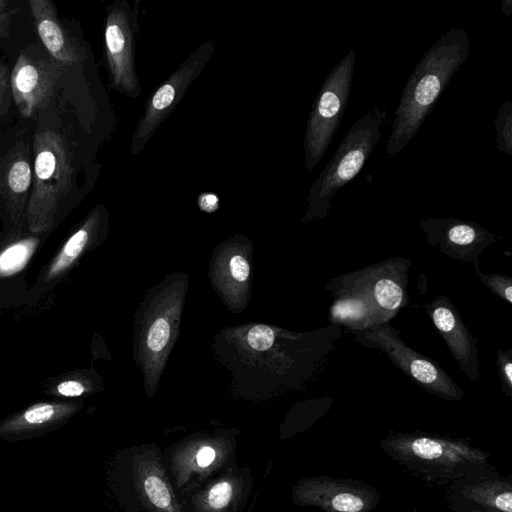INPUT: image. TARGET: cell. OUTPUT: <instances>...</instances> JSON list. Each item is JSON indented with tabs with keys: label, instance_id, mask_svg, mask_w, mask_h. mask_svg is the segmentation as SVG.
Returning <instances> with one entry per match:
<instances>
[{
	"label": "cell",
	"instance_id": "obj_19",
	"mask_svg": "<svg viewBox=\"0 0 512 512\" xmlns=\"http://www.w3.org/2000/svg\"><path fill=\"white\" fill-rule=\"evenodd\" d=\"M29 6L38 35L50 54L62 64L79 62L81 54L62 28L54 4L32 0Z\"/></svg>",
	"mask_w": 512,
	"mask_h": 512
},
{
	"label": "cell",
	"instance_id": "obj_5",
	"mask_svg": "<svg viewBox=\"0 0 512 512\" xmlns=\"http://www.w3.org/2000/svg\"><path fill=\"white\" fill-rule=\"evenodd\" d=\"M383 450L409 469L431 477L470 475L487 465V454L463 441L441 437L394 434L382 442Z\"/></svg>",
	"mask_w": 512,
	"mask_h": 512
},
{
	"label": "cell",
	"instance_id": "obj_10",
	"mask_svg": "<svg viewBox=\"0 0 512 512\" xmlns=\"http://www.w3.org/2000/svg\"><path fill=\"white\" fill-rule=\"evenodd\" d=\"M214 52L213 42L201 44L150 95L132 134L130 152L133 156L145 148L159 126L171 115Z\"/></svg>",
	"mask_w": 512,
	"mask_h": 512
},
{
	"label": "cell",
	"instance_id": "obj_22",
	"mask_svg": "<svg viewBox=\"0 0 512 512\" xmlns=\"http://www.w3.org/2000/svg\"><path fill=\"white\" fill-rule=\"evenodd\" d=\"M462 496L484 508L501 512H512V490L504 480H484L467 484L462 488Z\"/></svg>",
	"mask_w": 512,
	"mask_h": 512
},
{
	"label": "cell",
	"instance_id": "obj_3",
	"mask_svg": "<svg viewBox=\"0 0 512 512\" xmlns=\"http://www.w3.org/2000/svg\"><path fill=\"white\" fill-rule=\"evenodd\" d=\"M387 119V107L367 110L349 128L333 157L309 187L308 209L303 221L325 218L336 193L362 170L381 137Z\"/></svg>",
	"mask_w": 512,
	"mask_h": 512
},
{
	"label": "cell",
	"instance_id": "obj_20",
	"mask_svg": "<svg viewBox=\"0 0 512 512\" xmlns=\"http://www.w3.org/2000/svg\"><path fill=\"white\" fill-rule=\"evenodd\" d=\"M101 210L99 207L95 208L81 227L67 239L46 268L43 274L44 282L51 283L64 277L92 244L100 225Z\"/></svg>",
	"mask_w": 512,
	"mask_h": 512
},
{
	"label": "cell",
	"instance_id": "obj_13",
	"mask_svg": "<svg viewBox=\"0 0 512 512\" xmlns=\"http://www.w3.org/2000/svg\"><path fill=\"white\" fill-rule=\"evenodd\" d=\"M291 499L295 505L318 507L325 512H369L380 496L360 481L318 476L300 479L293 486Z\"/></svg>",
	"mask_w": 512,
	"mask_h": 512
},
{
	"label": "cell",
	"instance_id": "obj_9",
	"mask_svg": "<svg viewBox=\"0 0 512 512\" xmlns=\"http://www.w3.org/2000/svg\"><path fill=\"white\" fill-rule=\"evenodd\" d=\"M411 261L394 257L331 279L327 289L350 291L364 297L388 323L409 301L407 288Z\"/></svg>",
	"mask_w": 512,
	"mask_h": 512
},
{
	"label": "cell",
	"instance_id": "obj_12",
	"mask_svg": "<svg viewBox=\"0 0 512 512\" xmlns=\"http://www.w3.org/2000/svg\"><path fill=\"white\" fill-rule=\"evenodd\" d=\"M253 486L251 469L234 462L202 483L184 489L179 498L185 512H242Z\"/></svg>",
	"mask_w": 512,
	"mask_h": 512
},
{
	"label": "cell",
	"instance_id": "obj_32",
	"mask_svg": "<svg viewBox=\"0 0 512 512\" xmlns=\"http://www.w3.org/2000/svg\"><path fill=\"white\" fill-rule=\"evenodd\" d=\"M8 89V76L5 66L0 63V105L2 104Z\"/></svg>",
	"mask_w": 512,
	"mask_h": 512
},
{
	"label": "cell",
	"instance_id": "obj_8",
	"mask_svg": "<svg viewBox=\"0 0 512 512\" xmlns=\"http://www.w3.org/2000/svg\"><path fill=\"white\" fill-rule=\"evenodd\" d=\"M358 343L382 351L415 384L446 400L459 401L464 391L435 361L407 346L388 323L353 332Z\"/></svg>",
	"mask_w": 512,
	"mask_h": 512
},
{
	"label": "cell",
	"instance_id": "obj_7",
	"mask_svg": "<svg viewBox=\"0 0 512 512\" xmlns=\"http://www.w3.org/2000/svg\"><path fill=\"white\" fill-rule=\"evenodd\" d=\"M354 66L355 49H351L330 71L314 100L303 144L307 171L313 170L323 158L344 116Z\"/></svg>",
	"mask_w": 512,
	"mask_h": 512
},
{
	"label": "cell",
	"instance_id": "obj_1",
	"mask_svg": "<svg viewBox=\"0 0 512 512\" xmlns=\"http://www.w3.org/2000/svg\"><path fill=\"white\" fill-rule=\"evenodd\" d=\"M470 44L464 28H451L423 54L401 92L386 142L388 157L399 154L419 131L452 76L468 59Z\"/></svg>",
	"mask_w": 512,
	"mask_h": 512
},
{
	"label": "cell",
	"instance_id": "obj_27",
	"mask_svg": "<svg viewBox=\"0 0 512 512\" xmlns=\"http://www.w3.org/2000/svg\"><path fill=\"white\" fill-rule=\"evenodd\" d=\"M481 282L495 295L508 303H512V278L501 274H484L476 271Z\"/></svg>",
	"mask_w": 512,
	"mask_h": 512
},
{
	"label": "cell",
	"instance_id": "obj_33",
	"mask_svg": "<svg viewBox=\"0 0 512 512\" xmlns=\"http://www.w3.org/2000/svg\"><path fill=\"white\" fill-rule=\"evenodd\" d=\"M501 5H502V12H503L504 16L505 17L510 16L512 13V1L511 0H502Z\"/></svg>",
	"mask_w": 512,
	"mask_h": 512
},
{
	"label": "cell",
	"instance_id": "obj_24",
	"mask_svg": "<svg viewBox=\"0 0 512 512\" xmlns=\"http://www.w3.org/2000/svg\"><path fill=\"white\" fill-rule=\"evenodd\" d=\"M94 386L83 373L71 372L52 381L46 393L59 398H76L93 391Z\"/></svg>",
	"mask_w": 512,
	"mask_h": 512
},
{
	"label": "cell",
	"instance_id": "obj_21",
	"mask_svg": "<svg viewBox=\"0 0 512 512\" xmlns=\"http://www.w3.org/2000/svg\"><path fill=\"white\" fill-rule=\"evenodd\" d=\"M332 295L329 319L333 325H343L356 332L382 324L377 312L361 295L350 291L332 292Z\"/></svg>",
	"mask_w": 512,
	"mask_h": 512
},
{
	"label": "cell",
	"instance_id": "obj_2",
	"mask_svg": "<svg viewBox=\"0 0 512 512\" xmlns=\"http://www.w3.org/2000/svg\"><path fill=\"white\" fill-rule=\"evenodd\" d=\"M111 482L117 500L127 512H185L156 443L119 451Z\"/></svg>",
	"mask_w": 512,
	"mask_h": 512
},
{
	"label": "cell",
	"instance_id": "obj_25",
	"mask_svg": "<svg viewBox=\"0 0 512 512\" xmlns=\"http://www.w3.org/2000/svg\"><path fill=\"white\" fill-rule=\"evenodd\" d=\"M496 146L508 156L512 155V104L504 101L498 109L495 119Z\"/></svg>",
	"mask_w": 512,
	"mask_h": 512
},
{
	"label": "cell",
	"instance_id": "obj_11",
	"mask_svg": "<svg viewBox=\"0 0 512 512\" xmlns=\"http://www.w3.org/2000/svg\"><path fill=\"white\" fill-rule=\"evenodd\" d=\"M138 8L126 0L113 2L107 9L104 28L105 59L114 90L130 98L141 94L135 67V35Z\"/></svg>",
	"mask_w": 512,
	"mask_h": 512
},
{
	"label": "cell",
	"instance_id": "obj_30",
	"mask_svg": "<svg viewBox=\"0 0 512 512\" xmlns=\"http://www.w3.org/2000/svg\"><path fill=\"white\" fill-rule=\"evenodd\" d=\"M230 273L238 282H244L250 273V266L247 260L241 255H234L229 263Z\"/></svg>",
	"mask_w": 512,
	"mask_h": 512
},
{
	"label": "cell",
	"instance_id": "obj_16",
	"mask_svg": "<svg viewBox=\"0 0 512 512\" xmlns=\"http://www.w3.org/2000/svg\"><path fill=\"white\" fill-rule=\"evenodd\" d=\"M424 308L462 372L469 380H478L477 339L467 329L456 307L448 298L439 296L424 304Z\"/></svg>",
	"mask_w": 512,
	"mask_h": 512
},
{
	"label": "cell",
	"instance_id": "obj_6",
	"mask_svg": "<svg viewBox=\"0 0 512 512\" xmlns=\"http://www.w3.org/2000/svg\"><path fill=\"white\" fill-rule=\"evenodd\" d=\"M235 429L188 436L168 448L164 462L176 492L198 485L237 462Z\"/></svg>",
	"mask_w": 512,
	"mask_h": 512
},
{
	"label": "cell",
	"instance_id": "obj_28",
	"mask_svg": "<svg viewBox=\"0 0 512 512\" xmlns=\"http://www.w3.org/2000/svg\"><path fill=\"white\" fill-rule=\"evenodd\" d=\"M274 341V331L267 325H255L248 331L247 334L248 345L256 351L268 350L271 348Z\"/></svg>",
	"mask_w": 512,
	"mask_h": 512
},
{
	"label": "cell",
	"instance_id": "obj_26",
	"mask_svg": "<svg viewBox=\"0 0 512 512\" xmlns=\"http://www.w3.org/2000/svg\"><path fill=\"white\" fill-rule=\"evenodd\" d=\"M171 326L164 317L157 318L150 326L147 334L146 344L152 353L162 351L169 342Z\"/></svg>",
	"mask_w": 512,
	"mask_h": 512
},
{
	"label": "cell",
	"instance_id": "obj_14",
	"mask_svg": "<svg viewBox=\"0 0 512 512\" xmlns=\"http://www.w3.org/2000/svg\"><path fill=\"white\" fill-rule=\"evenodd\" d=\"M427 242L454 260L464 261L479 271V255L497 236L477 223L456 218L426 217L419 221Z\"/></svg>",
	"mask_w": 512,
	"mask_h": 512
},
{
	"label": "cell",
	"instance_id": "obj_31",
	"mask_svg": "<svg viewBox=\"0 0 512 512\" xmlns=\"http://www.w3.org/2000/svg\"><path fill=\"white\" fill-rule=\"evenodd\" d=\"M198 203L200 208L206 212H213L219 206V199L215 194L212 193H202L199 196Z\"/></svg>",
	"mask_w": 512,
	"mask_h": 512
},
{
	"label": "cell",
	"instance_id": "obj_34",
	"mask_svg": "<svg viewBox=\"0 0 512 512\" xmlns=\"http://www.w3.org/2000/svg\"><path fill=\"white\" fill-rule=\"evenodd\" d=\"M5 4V2L3 1H0V11L2 9V6ZM5 16L3 14H1L0 12V32H2L5 28Z\"/></svg>",
	"mask_w": 512,
	"mask_h": 512
},
{
	"label": "cell",
	"instance_id": "obj_35",
	"mask_svg": "<svg viewBox=\"0 0 512 512\" xmlns=\"http://www.w3.org/2000/svg\"><path fill=\"white\" fill-rule=\"evenodd\" d=\"M473 512H501V511L490 509V508H483V509H475Z\"/></svg>",
	"mask_w": 512,
	"mask_h": 512
},
{
	"label": "cell",
	"instance_id": "obj_18",
	"mask_svg": "<svg viewBox=\"0 0 512 512\" xmlns=\"http://www.w3.org/2000/svg\"><path fill=\"white\" fill-rule=\"evenodd\" d=\"M32 187L27 142L16 143L0 163V198L11 222L20 228L25 219Z\"/></svg>",
	"mask_w": 512,
	"mask_h": 512
},
{
	"label": "cell",
	"instance_id": "obj_23",
	"mask_svg": "<svg viewBox=\"0 0 512 512\" xmlns=\"http://www.w3.org/2000/svg\"><path fill=\"white\" fill-rule=\"evenodd\" d=\"M39 240L25 237L7 244L0 250V277L12 276L21 271L33 256Z\"/></svg>",
	"mask_w": 512,
	"mask_h": 512
},
{
	"label": "cell",
	"instance_id": "obj_29",
	"mask_svg": "<svg viewBox=\"0 0 512 512\" xmlns=\"http://www.w3.org/2000/svg\"><path fill=\"white\" fill-rule=\"evenodd\" d=\"M497 370L502 391L512 396V350H499L497 355Z\"/></svg>",
	"mask_w": 512,
	"mask_h": 512
},
{
	"label": "cell",
	"instance_id": "obj_4",
	"mask_svg": "<svg viewBox=\"0 0 512 512\" xmlns=\"http://www.w3.org/2000/svg\"><path fill=\"white\" fill-rule=\"evenodd\" d=\"M34 168L25 220L32 233L48 231L60 202L72 187L70 151L62 135L51 129L37 130L33 140Z\"/></svg>",
	"mask_w": 512,
	"mask_h": 512
},
{
	"label": "cell",
	"instance_id": "obj_15",
	"mask_svg": "<svg viewBox=\"0 0 512 512\" xmlns=\"http://www.w3.org/2000/svg\"><path fill=\"white\" fill-rule=\"evenodd\" d=\"M60 64L27 54L19 56L11 74V89L23 116H31L48 103L63 71Z\"/></svg>",
	"mask_w": 512,
	"mask_h": 512
},
{
	"label": "cell",
	"instance_id": "obj_17",
	"mask_svg": "<svg viewBox=\"0 0 512 512\" xmlns=\"http://www.w3.org/2000/svg\"><path fill=\"white\" fill-rule=\"evenodd\" d=\"M82 408L80 402L44 401L0 421V438L5 441L28 440L56 430Z\"/></svg>",
	"mask_w": 512,
	"mask_h": 512
}]
</instances>
